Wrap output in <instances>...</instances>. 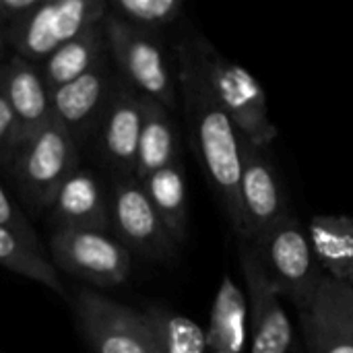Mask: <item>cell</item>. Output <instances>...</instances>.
<instances>
[{
    "label": "cell",
    "instance_id": "1",
    "mask_svg": "<svg viewBox=\"0 0 353 353\" xmlns=\"http://www.w3.org/2000/svg\"><path fill=\"white\" fill-rule=\"evenodd\" d=\"M176 83L194 155L221 203L234 236L252 242L240 199V134L215 99L190 37L176 43Z\"/></svg>",
    "mask_w": 353,
    "mask_h": 353
},
{
    "label": "cell",
    "instance_id": "2",
    "mask_svg": "<svg viewBox=\"0 0 353 353\" xmlns=\"http://www.w3.org/2000/svg\"><path fill=\"white\" fill-rule=\"evenodd\" d=\"M190 39L205 79L238 134L250 145L269 151L279 132L271 120L267 93L259 79L252 77L242 64L219 54L217 48L203 35H192Z\"/></svg>",
    "mask_w": 353,
    "mask_h": 353
},
{
    "label": "cell",
    "instance_id": "3",
    "mask_svg": "<svg viewBox=\"0 0 353 353\" xmlns=\"http://www.w3.org/2000/svg\"><path fill=\"white\" fill-rule=\"evenodd\" d=\"M101 25L108 52L122 74V81L141 95L159 101L170 112L178 110V83L159 35L134 27L110 12Z\"/></svg>",
    "mask_w": 353,
    "mask_h": 353
},
{
    "label": "cell",
    "instance_id": "4",
    "mask_svg": "<svg viewBox=\"0 0 353 353\" xmlns=\"http://www.w3.org/2000/svg\"><path fill=\"white\" fill-rule=\"evenodd\" d=\"M81 168V145L56 120L27 139L10 165L19 192L33 209H50L60 186Z\"/></svg>",
    "mask_w": 353,
    "mask_h": 353
},
{
    "label": "cell",
    "instance_id": "5",
    "mask_svg": "<svg viewBox=\"0 0 353 353\" xmlns=\"http://www.w3.org/2000/svg\"><path fill=\"white\" fill-rule=\"evenodd\" d=\"M254 246L281 298L290 300L296 310L306 308L319 292L325 273L314 259L302 223L288 213L261 232Z\"/></svg>",
    "mask_w": 353,
    "mask_h": 353
},
{
    "label": "cell",
    "instance_id": "6",
    "mask_svg": "<svg viewBox=\"0 0 353 353\" xmlns=\"http://www.w3.org/2000/svg\"><path fill=\"white\" fill-rule=\"evenodd\" d=\"M105 17V0H41L31 14L6 29L8 48L14 56L41 64L66 41L101 25Z\"/></svg>",
    "mask_w": 353,
    "mask_h": 353
},
{
    "label": "cell",
    "instance_id": "7",
    "mask_svg": "<svg viewBox=\"0 0 353 353\" xmlns=\"http://www.w3.org/2000/svg\"><path fill=\"white\" fill-rule=\"evenodd\" d=\"M48 254L54 267L97 288L120 285L132 271L130 252L105 232L56 230Z\"/></svg>",
    "mask_w": 353,
    "mask_h": 353
},
{
    "label": "cell",
    "instance_id": "8",
    "mask_svg": "<svg viewBox=\"0 0 353 353\" xmlns=\"http://www.w3.org/2000/svg\"><path fill=\"white\" fill-rule=\"evenodd\" d=\"M238 256L248 300L250 353H288L294 341L281 294L269 277L254 242L238 240Z\"/></svg>",
    "mask_w": 353,
    "mask_h": 353
},
{
    "label": "cell",
    "instance_id": "9",
    "mask_svg": "<svg viewBox=\"0 0 353 353\" xmlns=\"http://www.w3.org/2000/svg\"><path fill=\"white\" fill-rule=\"evenodd\" d=\"M74 312L93 353H157L141 310L108 300L93 290H79Z\"/></svg>",
    "mask_w": 353,
    "mask_h": 353
},
{
    "label": "cell",
    "instance_id": "10",
    "mask_svg": "<svg viewBox=\"0 0 353 353\" xmlns=\"http://www.w3.org/2000/svg\"><path fill=\"white\" fill-rule=\"evenodd\" d=\"M110 228L128 252L132 250L145 259H172L178 246L155 213L141 182L132 176L118 178L112 188Z\"/></svg>",
    "mask_w": 353,
    "mask_h": 353
},
{
    "label": "cell",
    "instance_id": "11",
    "mask_svg": "<svg viewBox=\"0 0 353 353\" xmlns=\"http://www.w3.org/2000/svg\"><path fill=\"white\" fill-rule=\"evenodd\" d=\"M308 353H353V283L325 275L312 302L298 310Z\"/></svg>",
    "mask_w": 353,
    "mask_h": 353
},
{
    "label": "cell",
    "instance_id": "12",
    "mask_svg": "<svg viewBox=\"0 0 353 353\" xmlns=\"http://www.w3.org/2000/svg\"><path fill=\"white\" fill-rule=\"evenodd\" d=\"M240 199L252 242L271 223L290 213L281 180L267 151L240 137Z\"/></svg>",
    "mask_w": 353,
    "mask_h": 353
},
{
    "label": "cell",
    "instance_id": "13",
    "mask_svg": "<svg viewBox=\"0 0 353 353\" xmlns=\"http://www.w3.org/2000/svg\"><path fill=\"white\" fill-rule=\"evenodd\" d=\"M116 79L110 72L105 56L72 83L52 91V116L81 145L99 124Z\"/></svg>",
    "mask_w": 353,
    "mask_h": 353
},
{
    "label": "cell",
    "instance_id": "14",
    "mask_svg": "<svg viewBox=\"0 0 353 353\" xmlns=\"http://www.w3.org/2000/svg\"><path fill=\"white\" fill-rule=\"evenodd\" d=\"M141 93L122 79L116 81L99 120V145L105 163L118 178H134L137 147L141 134Z\"/></svg>",
    "mask_w": 353,
    "mask_h": 353
},
{
    "label": "cell",
    "instance_id": "15",
    "mask_svg": "<svg viewBox=\"0 0 353 353\" xmlns=\"http://www.w3.org/2000/svg\"><path fill=\"white\" fill-rule=\"evenodd\" d=\"M2 85L10 110L14 114L21 145L48 126L52 116V93L43 83L39 64H33L21 56H10L2 66Z\"/></svg>",
    "mask_w": 353,
    "mask_h": 353
},
{
    "label": "cell",
    "instance_id": "16",
    "mask_svg": "<svg viewBox=\"0 0 353 353\" xmlns=\"http://www.w3.org/2000/svg\"><path fill=\"white\" fill-rule=\"evenodd\" d=\"M56 230L108 232L110 230V196L103 192L101 180L85 168H79L58 190L50 207Z\"/></svg>",
    "mask_w": 353,
    "mask_h": 353
},
{
    "label": "cell",
    "instance_id": "17",
    "mask_svg": "<svg viewBox=\"0 0 353 353\" xmlns=\"http://www.w3.org/2000/svg\"><path fill=\"white\" fill-rule=\"evenodd\" d=\"M141 134L137 147L134 178L143 182L153 172L180 157L178 132L172 112L151 97H141Z\"/></svg>",
    "mask_w": 353,
    "mask_h": 353
},
{
    "label": "cell",
    "instance_id": "18",
    "mask_svg": "<svg viewBox=\"0 0 353 353\" xmlns=\"http://www.w3.org/2000/svg\"><path fill=\"white\" fill-rule=\"evenodd\" d=\"M306 234L323 273L335 281L353 283V217L316 215Z\"/></svg>",
    "mask_w": 353,
    "mask_h": 353
},
{
    "label": "cell",
    "instance_id": "19",
    "mask_svg": "<svg viewBox=\"0 0 353 353\" xmlns=\"http://www.w3.org/2000/svg\"><path fill=\"white\" fill-rule=\"evenodd\" d=\"M205 333L211 353L244 352L248 335V300L230 275L219 283Z\"/></svg>",
    "mask_w": 353,
    "mask_h": 353
},
{
    "label": "cell",
    "instance_id": "20",
    "mask_svg": "<svg viewBox=\"0 0 353 353\" xmlns=\"http://www.w3.org/2000/svg\"><path fill=\"white\" fill-rule=\"evenodd\" d=\"M141 186L174 242L184 244L188 238V196L182 157L147 176Z\"/></svg>",
    "mask_w": 353,
    "mask_h": 353
},
{
    "label": "cell",
    "instance_id": "21",
    "mask_svg": "<svg viewBox=\"0 0 353 353\" xmlns=\"http://www.w3.org/2000/svg\"><path fill=\"white\" fill-rule=\"evenodd\" d=\"M105 52L108 43L103 25H93L79 37L60 46L39 64L43 83L48 85L50 93L85 74L95 62L105 56Z\"/></svg>",
    "mask_w": 353,
    "mask_h": 353
},
{
    "label": "cell",
    "instance_id": "22",
    "mask_svg": "<svg viewBox=\"0 0 353 353\" xmlns=\"http://www.w3.org/2000/svg\"><path fill=\"white\" fill-rule=\"evenodd\" d=\"M157 353H211L205 329L192 319L153 306L143 312Z\"/></svg>",
    "mask_w": 353,
    "mask_h": 353
},
{
    "label": "cell",
    "instance_id": "23",
    "mask_svg": "<svg viewBox=\"0 0 353 353\" xmlns=\"http://www.w3.org/2000/svg\"><path fill=\"white\" fill-rule=\"evenodd\" d=\"M0 265L21 277L46 285L60 298H66V288L60 281L50 256L33 250L6 228H0Z\"/></svg>",
    "mask_w": 353,
    "mask_h": 353
},
{
    "label": "cell",
    "instance_id": "24",
    "mask_svg": "<svg viewBox=\"0 0 353 353\" xmlns=\"http://www.w3.org/2000/svg\"><path fill=\"white\" fill-rule=\"evenodd\" d=\"M184 4L180 0H112L108 12L147 31H159L180 19Z\"/></svg>",
    "mask_w": 353,
    "mask_h": 353
},
{
    "label": "cell",
    "instance_id": "25",
    "mask_svg": "<svg viewBox=\"0 0 353 353\" xmlns=\"http://www.w3.org/2000/svg\"><path fill=\"white\" fill-rule=\"evenodd\" d=\"M0 228H6L8 232H12L17 238H21L33 250H37L41 254H48V250L43 248V244H41L39 236L35 234L33 225L27 221V217L21 213V209L4 192L2 184H0Z\"/></svg>",
    "mask_w": 353,
    "mask_h": 353
},
{
    "label": "cell",
    "instance_id": "26",
    "mask_svg": "<svg viewBox=\"0 0 353 353\" xmlns=\"http://www.w3.org/2000/svg\"><path fill=\"white\" fill-rule=\"evenodd\" d=\"M21 147L19 126L14 120V114L10 110V103L4 93L2 85V72H0V170H10L12 159Z\"/></svg>",
    "mask_w": 353,
    "mask_h": 353
},
{
    "label": "cell",
    "instance_id": "27",
    "mask_svg": "<svg viewBox=\"0 0 353 353\" xmlns=\"http://www.w3.org/2000/svg\"><path fill=\"white\" fill-rule=\"evenodd\" d=\"M41 0H0V23L8 29L31 14Z\"/></svg>",
    "mask_w": 353,
    "mask_h": 353
},
{
    "label": "cell",
    "instance_id": "28",
    "mask_svg": "<svg viewBox=\"0 0 353 353\" xmlns=\"http://www.w3.org/2000/svg\"><path fill=\"white\" fill-rule=\"evenodd\" d=\"M6 50H8V37H6V27H4V25L0 23V66L4 64V62H2V58H4Z\"/></svg>",
    "mask_w": 353,
    "mask_h": 353
}]
</instances>
